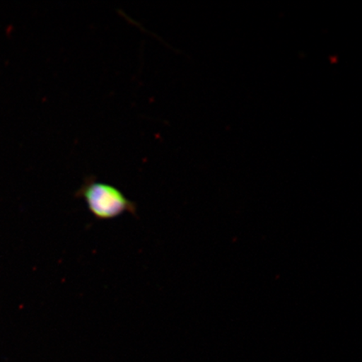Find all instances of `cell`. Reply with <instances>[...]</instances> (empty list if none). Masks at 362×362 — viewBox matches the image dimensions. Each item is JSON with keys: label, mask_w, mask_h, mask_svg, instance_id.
<instances>
[{"label": "cell", "mask_w": 362, "mask_h": 362, "mask_svg": "<svg viewBox=\"0 0 362 362\" xmlns=\"http://www.w3.org/2000/svg\"><path fill=\"white\" fill-rule=\"evenodd\" d=\"M76 197L83 199L92 214L98 220L115 219L124 214L135 216L137 206L110 184L88 178L81 185Z\"/></svg>", "instance_id": "6da1fadb"}]
</instances>
